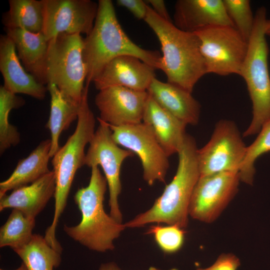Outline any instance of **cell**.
Listing matches in <instances>:
<instances>
[{
    "label": "cell",
    "instance_id": "cell-1",
    "mask_svg": "<svg viewBox=\"0 0 270 270\" xmlns=\"http://www.w3.org/2000/svg\"><path fill=\"white\" fill-rule=\"evenodd\" d=\"M132 56L160 70L162 56L158 51L144 49L132 42L122 28L110 0H99L94 26L84 38L83 58L90 84L104 67L114 58Z\"/></svg>",
    "mask_w": 270,
    "mask_h": 270
},
{
    "label": "cell",
    "instance_id": "cell-2",
    "mask_svg": "<svg viewBox=\"0 0 270 270\" xmlns=\"http://www.w3.org/2000/svg\"><path fill=\"white\" fill-rule=\"evenodd\" d=\"M194 138L186 134L178 152L176 175L153 206L124 224L126 228H136L152 223H164L184 228L188 224L189 204L200 174Z\"/></svg>",
    "mask_w": 270,
    "mask_h": 270
},
{
    "label": "cell",
    "instance_id": "cell-3",
    "mask_svg": "<svg viewBox=\"0 0 270 270\" xmlns=\"http://www.w3.org/2000/svg\"><path fill=\"white\" fill-rule=\"evenodd\" d=\"M144 20L160 42L162 52L160 70L167 82L192 93L198 82L207 74L197 36L162 18L148 4Z\"/></svg>",
    "mask_w": 270,
    "mask_h": 270
},
{
    "label": "cell",
    "instance_id": "cell-4",
    "mask_svg": "<svg viewBox=\"0 0 270 270\" xmlns=\"http://www.w3.org/2000/svg\"><path fill=\"white\" fill-rule=\"evenodd\" d=\"M98 166L92 168L89 184L79 188L74 200L82 214L80 222L73 226L64 225V232L90 250L105 252L114 248V241L126 228L104 210V201L108 183Z\"/></svg>",
    "mask_w": 270,
    "mask_h": 270
},
{
    "label": "cell",
    "instance_id": "cell-5",
    "mask_svg": "<svg viewBox=\"0 0 270 270\" xmlns=\"http://www.w3.org/2000/svg\"><path fill=\"white\" fill-rule=\"evenodd\" d=\"M89 84L84 86L79 106L78 122L74 132L52 157L55 176L54 210L52 222L45 232L49 242H55L56 230L60 218L66 205L67 199L75 174L84 165V148L95 132L96 119L88 103Z\"/></svg>",
    "mask_w": 270,
    "mask_h": 270
},
{
    "label": "cell",
    "instance_id": "cell-6",
    "mask_svg": "<svg viewBox=\"0 0 270 270\" xmlns=\"http://www.w3.org/2000/svg\"><path fill=\"white\" fill-rule=\"evenodd\" d=\"M266 20V10L260 6L254 15L252 32L240 74L246 83L252 106V120L243 134L244 137L258 134L270 119L269 49L264 32Z\"/></svg>",
    "mask_w": 270,
    "mask_h": 270
},
{
    "label": "cell",
    "instance_id": "cell-7",
    "mask_svg": "<svg viewBox=\"0 0 270 270\" xmlns=\"http://www.w3.org/2000/svg\"><path fill=\"white\" fill-rule=\"evenodd\" d=\"M83 48L84 38L78 34H60L48 41V84H55L66 98L78 104L87 76Z\"/></svg>",
    "mask_w": 270,
    "mask_h": 270
},
{
    "label": "cell",
    "instance_id": "cell-8",
    "mask_svg": "<svg viewBox=\"0 0 270 270\" xmlns=\"http://www.w3.org/2000/svg\"><path fill=\"white\" fill-rule=\"evenodd\" d=\"M194 34L200 42L207 74L222 76L240 74L248 42L234 27L212 26Z\"/></svg>",
    "mask_w": 270,
    "mask_h": 270
},
{
    "label": "cell",
    "instance_id": "cell-9",
    "mask_svg": "<svg viewBox=\"0 0 270 270\" xmlns=\"http://www.w3.org/2000/svg\"><path fill=\"white\" fill-rule=\"evenodd\" d=\"M98 120L99 126L89 143L84 165L91 168L100 166L102 168L109 190L110 215L122 223V215L118 201L122 191L120 168L123 162L134 154L120 148L112 139L108 124L99 118Z\"/></svg>",
    "mask_w": 270,
    "mask_h": 270
},
{
    "label": "cell",
    "instance_id": "cell-10",
    "mask_svg": "<svg viewBox=\"0 0 270 270\" xmlns=\"http://www.w3.org/2000/svg\"><path fill=\"white\" fill-rule=\"evenodd\" d=\"M246 149L236 123L228 120H220L209 141L198 150L200 176L223 172H239Z\"/></svg>",
    "mask_w": 270,
    "mask_h": 270
},
{
    "label": "cell",
    "instance_id": "cell-11",
    "mask_svg": "<svg viewBox=\"0 0 270 270\" xmlns=\"http://www.w3.org/2000/svg\"><path fill=\"white\" fill-rule=\"evenodd\" d=\"M109 126L114 142L138 156L143 169V178L147 184L152 186L156 181L164 182L169 167V156L152 130L142 122Z\"/></svg>",
    "mask_w": 270,
    "mask_h": 270
},
{
    "label": "cell",
    "instance_id": "cell-12",
    "mask_svg": "<svg viewBox=\"0 0 270 270\" xmlns=\"http://www.w3.org/2000/svg\"><path fill=\"white\" fill-rule=\"evenodd\" d=\"M240 181L238 172L200 176L191 196L189 215L202 222H213L236 196Z\"/></svg>",
    "mask_w": 270,
    "mask_h": 270
},
{
    "label": "cell",
    "instance_id": "cell-13",
    "mask_svg": "<svg viewBox=\"0 0 270 270\" xmlns=\"http://www.w3.org/2000/svg\"><path fill=\"white\" fill-rule=\"evenodd\" d=\"M42 32L49 41L62 33L86 34L91 32L98 2L91 0H42Z\"/></svg>",
    "mask_w": 270,
    "mask_h": 270
},
{
    "label": "cell",
    "instance_id": "cell-14",
    "mask_svg": "<svg viewBox=\"0 0 270 270\" xmlns=\"http://www.w3.org/2000/svg\"><path fill=\"white\" fill-rule=\"evenodd\" d=\"M148 96L147 91L111 86L99 90L94 102L99 118L109 125L119 126L142 122Z\"/></svg>",
    "mask_w": 270,
    "mask_h": 270
},
{
    "label": "cell",
    "instance_id": "cell-15",
    "mask_svg": "<svg viewBox=\"0 0 270 270\" xmlns=\"http://www.w3.org/2000/svg\"><path fill=\"white\" fill-rule=\"evenodd\" d=\"M156 70L137 57L120 56L109 62L92 82L98 91L116 86L147 91Z\"/></svg>",
    "mask_w": 270,
    "mask_h": 270
},
{
    "label": "cell",
    "instance_id": "cell-16",
    "mask_svg": "<svg viewBox=\"0 0 270 270\" xmlns=\"http://www.w3.org/2000/svg\"><path fill=\"white\" fill-rule=\"evenodd\" d=\"M174 22L180 30L191 33L212 26L234 27L222 0H178L174 6Z\"/></svg>",
    "mask_w": 270,
    "mask_h": 270
},
{
    "label": "cell",
    "instance_id": "cell-17",
    "mask_svg": "<svg viewBox=\"0 0 270 270\" xmlns=\"http://www.w3.org/2000/svg\"><path fill=\"white\" fill-rule=\"evenodd\" d=\"M0 71L3 76V86L10 92L23 94L42 100L48 90L47 86L39 83L22 66L15 45L6 34L0 36Z\"/></svg>",
    "mask_w": 270,
    "mask_h": 270
},
{
    "label": "cell",
    "instance_id": "cell-18",
    "mask_svg": "<svg viewBox=\"0 0 270 270\" xmlns=\"http://www.w3.org/2000/svg\"><path fill=\"white\" fill-rule=\"evenodd\" d=\"M13 41L18 56L24 69L40 84H48V41L43 32L33 33L22 29L4 28Z\"/></svg>",
    "mask_w": 270,
    "mask_h": 270
},
{
    "label": "cell",
    "instance_id": "cell-19",
    "mask_svg": "<svg viewBox=\"0 0 270 270\" xmlns=\"http://www.w3.org/2000/svg\"><path fill=\"white\" fill-rule=\"evenodd\" d=\"M147 92L160 107L186 124H198L201 106L191 92L156 78L152 80Z\"/></svg>",
    "mask_w": 270,
    "mask_h": 270
},
{
    "label": "cell",
    "instance_id": "cell-20",
    "mask_svg": "<svg viewBox=\"0 0 270 270\" xmlns=\"http://www.w3.org/2000/svg\"><path fill=\"white\" fill-rule=\"evenodd\" d=\"M55 190V176L50 170L30 185L16 188L10 194L0 198V211L16 208L35 218L54 196Z\"/></svg>",
    "mask_w": 270,
    "mask_h": 270
},
{
    "label": "cell",
    "instance_id": "cell-21",
    "mask_svg": "<svg viewBox=\"0 0 270 270\" xmlns=\"http://www.w3.org/2000/svg\"><path fill=\"white\" fill-rule=\"evenodd\" d=\"M142 122L152 130L168 156L178 154L187 134L186 124L160 107L150 96Z\"/></svg>",
    "mask_w": 270,
    "mask_h": 270
},
{
    "label": "cell",
    "instance_id": "cell-22",
    "mask_svg": "<svg viewBox=\"0 0 270 270\" xmlns=\"http://www.w3.org/2000/svg\"><path fill=\"white\" fill-rule=\"evenodd\" d=\"M51 142H41L26 158L20 160L11 175L0 183V198L10 190L27 186L49 172Z\"/></svg>",
    "mask_w": 270,
    "mask_h": 270
},
{
    "label": "cell",
    "instance_id": "cell-23",
    "mask_svg": "<svg viewBox=\"0 0 270 270\" xmlns=\"http://www.w3.org/2000/svg\"><path fill=\"white\" fill-rule=\"evenodd\" d=\"M47 87L50 96V109L46 127L50 133V155L52 158L60 148L61 133L78 118L80 104L66 98L55 84H48Z\"/></svg>",
    "mask_w": 270,
    "mask_h": 270
},
{
    "label": "cell",
    "instance_id": "cell-24",
    "mask_svg": "<svg viewBox=\"0 0 270 270\" xmlns=\"http://www.w3.org/2000/svg\"><path fill=\"white\" fill-rule=\"evenodd\" d=\"M9 9L2 15L4 28L22 29L33 33L42 32V0H9Z\"/></svg>",
    "mask_w": 270,
    "mask_h": 270
},
{
    "label": "cell",
    "instance_id": "cell-25",
    "mask_svg": "<svg viewBox=\"0 0 270 270\" xmlns=\"http://www.w3.org/2000/svg\"><path fill=\"white\" fill-rule=\"evenodd\" d=\"M13 250L28 270H53L62 262V253L52 248L44 236L38 234H34L27 244Z\"/></svg>",
    "mask_w": 270,
    "mask_h": 270
},
{
    "label": "cell",
    "instance_id": "cell-26",
    "mask_svg": "<svg viewBox=\"0 0 270 270\" xmlns=\"http://www.w3.org/2000/svg\"><path fill=\"white\" fill-rule=\"evenodd\" d=\"M35 224V218L26 216L18 209H12L0 228V247L9 246L14 250L26 245L33 236Z\"/></svg>",
    "mask_w": 270,
    "mask_h": 270
},
{
    "label": "cell",
    "instance_id": "cell-27",
    "mask_svg": "<svg viewBox=\"0 0 270 270\" xmlns=\"http://www.w3.org/2000/svg\"><path fill=\"white\" fill-rule=\"evenodd\" d=\"M25 100L7 90L3 86L0 87V154L16 146L20 142V134L16 127L8 121L9 114L12 109L18 108L25 104Z\"/></svg>",
    "mask_w": 270,
    "mask_h": 270
},
{
    "label": "cell",
    "instance_id": "cell-28",
    "mask_svg": "<svg viewBox=\"0 0 270 270\" xmlns=\"http://www.w3.org/2000/svg\"><path fill=\"white\" fill-rule=\"evenodd\" d=\"M254 142L247 146L245 158L239 170L240 181L252 184L256 173L254 163L262 154L270 152V119L262 126Z\"/></svg>",
    "mask_w": 270,
    "mask_h": 270
},
{
    "label": "cell",
    "instance_id": "cell-29",
    "mask_svg": "<svg viewBox=\"0 0 270 270\" xmlns=\"http://www.w3.org/2000/svg\"><path fill=\"white\" fill-rule=\"evenodd\" d=\"M226 10L234 27L248 42L252 35L254 16L248 0H222Z\"/></svg>",
    "mask_w": 270,
    "mask_h": 270
},
{
    "label": "cell",
    "instance_id": "cell-30",
    "mask_svg": "<svg viewBox=\"0 0 270 270\" xmlns=\"http://www.w3.org/2000/svg\"><path fill=\"white\" fill-rule=\"evenodd\" d=\"M147 234H152L160 248L166 253H173L178 250L184 240V230L176 225L163 226L152 225Z\"/></svg>",
    "mask_w": 270,
    "mask_h": 270
},
{
    "label": "cell",
    "instance_id": "cell-31",
    "mask_svg": "<svg viewBox=\"0 0 270 270\" xmlns=\"http://www.w3.org/2000/svg\"><path fill=\"white\" fill-rule=\"evenodd\" d=\"M240 265V260L232 254H222L210 266L196 270H236Z\"/></svg>",
    "mask_w": 270,
    "mask_h": 270
},
{
    "label": "cell",
    "instance_id": "cell-32",
    "mask_svg": "<svg viewBox=\"0 0 270 270\" xmlns=\"http://www.w3.org/2000/svg\"><path fill=\"white\" fill-rule=\"evenodd\" d=\"M117 5L130 11L138 20H144L148 12V4L142 0H117Z\"/></svg>",
    "mask_w": 270,
    "mask_h": 270
},
{
    "label": "cell",
    "instance_id": "cell-33",
    "mask_svg": "<svg viewBox=\"0 0 270 270\" xmlns=\"http://www.w3.org/2000/svg\"><path fill=\"white\" fill-rule=\"evenodd\" d=\"M148 4L150 6L154 12L162 18L172 22L169 16L164 0H145Z\"/></svg>",
    "mask_w": 270,
    "mask_h": 270
},
{
    "label": "cell",
    "instance_id": "cell-34",
    "mask_svg": "<svg viewBox=\"0 0 270 270\" xmlns=\"http://www.w3.org/2000/svg\"><path fill=\"white\" fill-rule=\"evenodd\" d=\"M98 270H120L116 264L113 262L102 264Z\"/></svg>",
    "mask_w": 270,
    "mask_h": 270
},
{
    "label": "cell",
    "instance_id": "cell-35",
    "mask_svg": "<svg viewBox=\"0 0 270 270\" xmlns=\"http://www.w3.org/2000/svg\"><path fill=\"white\" fill-rule=\"evenodd\" d=\"M264 32L266 36H270V19H267L264 28Z\"/></svg>",
    "mask_w": 270,
    "mask_h": 270
},
{
    "label": "cell",
    "instance_id": "cell-36",
    "mask_svg": "<svg viewBox=\"0 0 270 270\" xmlns=\"http://www.w3.org/2000/svg\"><path fill=\"white\" fill-rule=\"evenodd\" d=\"M0 270H5L0 268ZM13 270H28V269L26 268L25 265L22 262L20 266L18 268Z\"/></svg>",
    "mask_w": 270,
    "mask_h": 270
}]
</instances>
